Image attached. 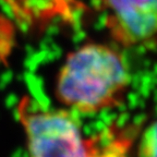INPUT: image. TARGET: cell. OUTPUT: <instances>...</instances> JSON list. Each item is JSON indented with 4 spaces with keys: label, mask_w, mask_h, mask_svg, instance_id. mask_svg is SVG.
I'll return each mask as SVG.
<instances>
[{
    "label": "cell",
    "mask_w": 157,
    "mask_h": 157,
    "mask_svg": "<svg viewBox=\"0 0 157 157\" xmlns=\"http://www.w3.org/2000/svg\"><path fill=\"white\" fill-rule=\"evenodd\" d=\"M137 157H157V119L140 131Z\"/></svg>",
    "instance_id": "4"
},
{
    "label": "cell",
    "mask_w": 157,
    "mask_h": 157,
    "mask_svg": "<svg viewBox=\"0 0 157 157\" xmlns=\"http://www.w3.org/2000/svg\"><path fill=\"white\" fill-rule=\"evenodd\" d=\"M94 143H95V141H94ZM93 157H122V156L116 154V153L109 152V151L99 150L95 144V151H94V156Z\"/></svg>",
    "instance_id": "5"
},
{
    "label": "cell",
    "mask_w": 157,
    "mask_h": 157,
    "mask_svg": "<svg viewBox=\"0 0 157 157\" xmlns=\"http://www.w3.org/2000/svg\"><path fill=\"white\" fill-rule=\"evenodd\" d=\"M104 25L123 48L157 47V0H97Z\"/></svg>",
    "instance_id": "3"
},
{
    "label": "cell",
    "mask_w": 157,
    "mask_h": 157,
    "mask_svg": "<svg viewBox=\"0 0 157 157\" xmlns=\"http://www.w3.org/2000/svg\"><path fill=\"white\" fill-rule=\"evenodd\" d=\"M17 115L29 157H93L94 139L85 137L78 120L68 109L44 107L23 96Z\"/></svg>",
    "instance_id": "2"
},
{
    "label": "cell",
    "mask_w": 157,
    "mask_h": 157,
    "mask_svg": "<svg viewBox=\"0 0 157 157\" xmlns=\"http://www.w3.org/2000/svg\"><path fill=\"white\" fill-rule=\"evenodd\" d=\"M127 59L118 49L86 43L67 55L55 81L57 101L81 113L122 106L130 87Z\"/></svg>",
    "instance_id": "1"
}]
</instances>
